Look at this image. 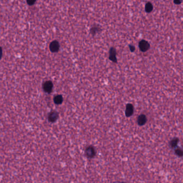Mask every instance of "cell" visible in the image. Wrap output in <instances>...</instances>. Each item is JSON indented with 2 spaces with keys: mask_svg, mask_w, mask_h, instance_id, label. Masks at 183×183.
Wrapping results in <instances>:
<instances>
[{
  "mask_svg": "<svg viewBox=\"0 0 183 183\" xmlns=\"http://www.w3.org/2000/svg\"><path fill=\"white\" fill-rule=\"evenodd\" d=\"M96 151L92 146H89L85 150V155L88 158H93L95 156Z\"/></svg>",
  "mask_w": 183,
  "mask_h": 183,
  "instance_id": "1",
  "label": "cell"
},
{
  "mask_svg": "<svg viewBox=\"0 0 183 183\" xmlns=\"http://www.w3.org/2000/svg\"><path fill=\"white\" fill-rule=\"evenodd\" d=\"M149 44L146 40H142L139 42L140 50L142 52L147 51V50H149Z\"/></svg>",
  "mask_w": 183,
  "mask_h": 183,
  "instance_id": "2",
  "label": "cell"
},
{
  "mask_svg": "<svg viewBox=\"0 0 183 183\" xmlns=\"http://www.w3.org/2000/svg\"><path fill=\"white\" fill-rule=\"evenodd\" d=\"M53 83L50 81H46L44 83L43 85V89L45 92L47 93H50L51 92L53 89Z\"/></svg>",
  "mask_w": 183,
  "mask_h": 183,
  "instance_id": "3",
  "label": "cell"
},
{
  "mask_svg": "<svg viewBox=\"0 0 183 183\" xmlns=\"http://www.w3.org/2000/svg\"><path fill=\"white\" fill-rule=\"evenodd\" d=\"M59 42L56 41V40H54V41H52L51 43H50V50H51V52H58L59 50Z\"/></svg>",
  "mask_w": 183,
  "mask_h": 183,
  "instance_id": "4",
  "label": "cell"
},
{
  "mask_svg": "<svg viewBox=\"0 0 183 183\" xmlns=\"http://www.w3.org/2000/svg\"><path fill=\"white\" fill-rule=\"evenodd\" d=\"M134 112V107L131 104H128L126 105V115L127 117H129L133 115Z\"/></svg>",
  "mask_w": 183,
  "mask_h": 183,
  "instance_id": "5",
  "label": "cell"
},
{
  "mask_svg": "<svg viewBox=\"0 0 183 183\" xmlns=\"http://www.w3.org/2000/svg\"><path fill=\"white\" fill-rule=\"evenodd\" d=\"M59 114L55 111H53L48 115V120L51 123H54L58 118Z\"/></svg>",
  "mask_w": 183,
  "mask_h": 183,
  "instance_id": "6",
  "label": "cell"
},
{
  "mask_svg": "<svg viewBox=\"0 0 183 183\" xmlns=\"http://www.w3.org/2000/svg\"><path fill=\"white\" fill-rule=\"evenodd\" d=\"M110 59L113 62H117V58H116V51L114 48H112L110 50Z\"/></svg>",
  "mask_w": 183,
  "mask_h": 183,
  "instance_id": "7",
  "label": "cell"
},
{
  "mask_svg": "<svg viewBox=\"0 0 183 183\" xmlns=\"http://www.w3.org/2000/svg\"><path fill=\"white\" fill-rule=\"evenodd\" d=\"M147 121V118L146 116L144 114H141L138 118L137 119V123L140 126H142L146 124Z\"/></svg>",
  "mask_w": 183,
  "mask_h": 183,
  "instance_id": "8",
  "label": "cell"
},
{
  "mask_svg": "<svg viewBox=\"0 0 183 183\" xmlns=\"http://www.w3.org/2000/svg\"><path fill=\"white\" fill-rule=\"evenodd\" d=\"M54 101L56 104H61L63 101V97L61 95H58L54 97Z\"/></svg>",
  "mask_w": 183,
  "mask_h": 183,
  "instance_id": "9",
  "label": "cell"
},
{
  "mask_svg": "<svg viewBox=\"0 0 183 183\" xmlns=\"http://www.w3.org/2000/svg\"><path fill=\"white\" fill-rule=\"evenodd\" d=\"M145 9L146 11H147V13H150V12H151L152 10V9H153V6H152V5L151 3L148 2L146 4Z\"/></svg>",
  "mask_w": 183,
  "mask_h": 183,
  "instance_id": "10",
  "label": "cell"
},
{
  "mask_svg": "<svg viewBox=\"0 0 183 183\" xmlns=\"http://www.w3.org/2000/svg\"><path fill=\"white\" fill-rule=\"evenodd\" d=\"M178 141H179V140L178 139H177V138H175V139H172L170 143L171 147L172 148H175L177 146V145Z\"/></svg>",
  "mask_w": 183,
  "mask_h": 183,
  "instance_id": "11",
  "label": "cell"
},
{
  "mask_svg": "<svg viewBox=\"0 0 183 183\" xmlns=\"http://www.w3.org/2000/svg\"><path fill=\"white\" fill-rule=\"evenodd\" d=\"M175 153L177 155H178V156H180V157H182L183 155V150L180 149V148H178L177 149H176L175 150Z\"/></svg>",
  "mask_w": 183,
  "mask_h": 183,
  "instance_id": "12",
  "label": "cell"
},
{
  "mask_svg": "<svg viewBox=\"0 0 183 183\" xmlns=\"http://www.w3.org/2000/svg\"><path fill=\"white\" fill-rule=\"evenodd\" d=\"M36 0H27V3L28 5H32L34 4V3L36 2Z\"/></svg>",
  "mask_w": 183,
  "mask_h": 183,
  "instance_id": "13",
  "label": "cell"
},
{
  "mask_svg": "<svg viewBox=\"0 0 183 183\" xmlns=\"http://www.w3.org/2000/svg\"><path fill=\"white\" fill-rule=\"evenodd\" d=\"M182 2V0H174V2L176 4H177V5L180 4Z\"/></svg>",
  "mask_w": 183,
  "mask_h": 183,
  "instance_id": "14",
  "label": "cell"
},
{
  "mask_svg": "<svg viewBox=\"0 0 183 183\" xmlns=\"http://www.w3.org/2000/svg\"><path fill=\"white\" fill-rule=\"evenodd\" d=\"M2 55V50L1 47H0V59L1 58Z\"/></svg>",
  "mask_w": 183,
  "mask_h": 183,
  "instance_id": "15",
  "label": "cell"
},
{
  "mask_svg": "<svg viewBox=\"0 0 183 183\" xmlns=\"http://www.w3.org/2000/svg\"><path fill=\"white\" fill-rule=\"evenodd\" d=\"M130 49H131V50H132V51L133 52V51H134V49H135V48H134V47L131 46V47H130Z\"/></svg>",
  "mask_w": 183,
  "mask_h": 183,
  "instance_id": "16",
  "label": "cell"
}]
</instances>
